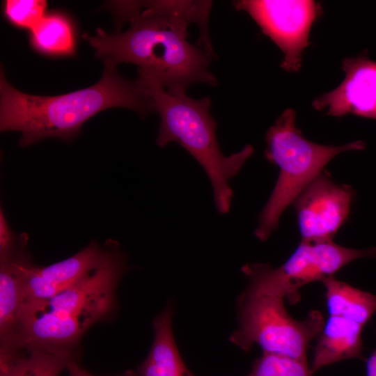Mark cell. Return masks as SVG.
<instances>
[{
	"label": "cell",
	"instance_id": "obj_1",
	"mask_svg": "<svg viewBox=\"0 0 376 376\" xmlns=\"http://www.w3.org/2000/svg\"><path fill=\"white\" fill-rule=\"evenodd\" d=\"M119 21L130 27L115 34L98 28L93 36L82 37L94 48L96 56L117 65L139 67V74L152 77L169 93L186 94L192 84L212 86L217 79L210 69L212 56L188 40V26L208 28L211 4L208 1H114L110 3Z\"/></svg>",
	"mask_w": 376,
	"mask_h": 376
},
{
	"label": "cell",
	"instance_id": "obj_2",
	"mask_svg": "<svg viewBox=\"0 0 376 376\" xmlns=\"http://www.w3.org/2000/svg\"><path fill=\"white\" fill-rule=\"evenodd\" d=\"M101 79L88 88L56 96L23 93L0 75V130L22 134L21 147L47 138L70 142L80 132L84 123L107 109L122 107L134 111L142 118L155 112L152 99L137 79L120 75L116 65L104 60Z\"/></svg>",
	"mask_w": 376,
	"mask_h": 376
},
{
	"label": "cell",
	"instance_id": "obj_3",
	"mask_svg": "<svg viewBox=\"0 0 376 376\" xmlns=\"http://www.w3.org/2000/svg\"><path fill=\"white\" fill-rule=\"evenodd\" d=\"M124 269L125 258L113 246L102 263L79 282L49 298L23 304L7 345L67 348L110 311Z\"/></svg>",
	"mask_w": 376,
	"mask_h": 376
},
{
	"label": "cell",
	"instance_id": "obj_4",
	"mask_svg": "<svg viewBox=\"0 0 376 376\" xmlns=\"http://www.w3.org/2000/svg\"><path fill=\"white\" fill-rule=\"evenodd\" d=\"M138 79L159 115L156 143L163 148L175 142L183 147L206 173L217 211L228 213L233 196L229 182L253 154V147L246 144L241 150L224 155L217 141V123L210 112V97L195 99L187 94L173 95L150 77L139 74Z\"/></svg>",
	"mask_w": 376,
	"mask_h": 376
},
{
	"label": "cell",
	"instance_id": "obj_5",
	"mask_svg": "<svg viewBox=\"0 0 376 376\" xmlns=\"http://www.w3.org/2000/svg\"><path fill=\"white\" fill-rule=\"evenodd\" d=\"M295 122V111L287 109L266 132L265 157L279 168V173L271 196L258 217L254 235L262 242L278 228L287 207L334 157L366 148L363 141L338 146L314 143L302 135Z\"/></svg>",
	"mask_w": 376,
	"mask_h": 376
},
{
	"label": "cell",
	"instance_id": "obj_6",
	"mask_svg": "<svg viewBox=\"0 0 376 376\" xmlns=\"http://www.w3.org/2000/svg\"><path fill=\"white\" fill-rule=\"evenodd\" d=\"M285 299L246 291L240 299L239 328L230 340L242 350L258 345L263 353L307 361L311 342L320 334L324 320L318 311H311L303 320L292 318Z\"/></svg>",
	"mask_w": 376,
	"mask_h": 376
},
{
	"label": "cell",
	"instance_id": "obj_7",
	"mask_svg": "<svg viewBox=\"0 0 376 376\" xmlns=\"http://www.w3.org/2000/svg\"><path fill=\"white\" fill-rule=\"evenodd\" d=\"M375 257L376 247L361 250L338 245L334 240H301L281 266L249 263L242 266V272L249 280L246 291L280 297L295 303L299 298V290L305 285L322 282L359 258Z\"/></svg>",
	"mask_w": 376,
	"mask_h": 376
},
{
	"label": "cell",
	"instance_id": "obj_8",
	"mask_svg": "<svg viewBox=\"0 0 376 376\" xmlns=\"http://www.w3.org/2000/svg\"><path fill=\"white\" fill-rule=\"evenodd\" d=\"M233 5L248 13L282 51L281 67L298 72L312 25L322 15L320 5L311 0H242Z\"/></svg>",
	"mask_w": 376,
	"mask_h": 376
},
{
	"label": "cell",
	"instance_id": "obj_9",
	"mask_svg": "<svg viewBox=\"0 0 376 376\" xmlns=\"http://www.w3.org/2000/svg\"><path fill=\"white\" fill-rule=\"evenodd\" d=\"M354 198L351 187L336 183L322 171L292 203L301 240L332 241L347 219Z\"/></svg>",
	"mask_w": 376,
	"mask_h": 376
},
{
	"label": "cell",
	"instance_id": "obj_10",
	"mask_svg": "<svg viewBox=\"0 0 376 376\" xmlns=\"http://www.w3.org/2000/svg\"><path fill=\"white\" fill-rule=\"evenodd\" d=\"M345 78L333 91L316 97L312 107L326 114H348L376 120V61L367 52L343 61Z\"/></svg>",
	"mask_w": 376,
	"mask_h": 376
},
{
	"label": "cell",
	"instance_id": "obj_11",
	"mask_svg": "<svg viewBox=\"0 0 376 376\" xmlns=\"http://www.w3.org/2000/svg\"><path fill=\"white\" fill-rule=\"evenodd\" d=\"M107 250L91 242L72 256L46 267L29 260L23 266L22 304L49 298L71 287L97 269Z\"/></svg>",
	"mask_w": 376,
	"mask_h": 376
},
{
	"label": "cell",
	"instance_id": "obj_12",
	"mask_svg": "<svg viewBox=\"0 0 376 376\" xmlns=\"http://www.w3.org/2000/svg\"><path fill=\"white\" fill-rule=\"evenodd\" d=\"M363 326L339 316L329 315L318 337L311 372L349 359H361Z\"/></svg>",
	"mask_w": 376,
	"mask_h": 376
},
{
	"label": "cell",
	"instance_id": "obj_13",
	"mask_svg": "<svg viewBox=\"0 0 376 376\" xmlns=\"http://www.w3.org/2000/svg\"><path fill=\"white\" fill-rule=\"evenodd\" d=\"M0 376H59L72 359L68 348L1 347Z\"/></svg>",
	"mask_w": 376,
	"mask_h": 376
},
{
	"label": "cell",
	"instance_id": "obj_14",
	"mask_svg": "<svg viewBox=\"0 0 376 376\" xmlns=\"http://www.w3.org/2000/svg\"><path fill=\"white\" fill-rule=\"evenodd\" d=\"M23 233L13 248L0 254V336L1 345L15 334L22 305L23 266L28 260L19 251Z\"/></svg>",
	"mask_w": 376,
	"mask_h": 376
},
{
	"label": "cell",
	"instance_id": "obj_15",
	"mask_svg": "<svg viewBox=\"0 0 376 376\" xmlns=\"http://www.w3.org/2000/svg\"><path fill=\"white\" fill-rule=\"evenodd\" d=\"M171 305L153 320L154 341L147 358L138 368L139 376H194L185 366L175 343Z\"/></svg>",
	"mask_w": 376,
	"mask_h": 376
},
{
	"label": "cell",
	"instance_id": "obj_16",
	"mask_svg": "<svg viewBox=\"0 0 376 376\" xmlns=\"http://www.w3.org/2000/svg\"><path fill=\"white\" fill-rule=\"evenodd\" d=\"M329 315L339 316L366 324L376 312V295L338 280L334 276L324 279Z\"/></svg>",
	"mask_w": 376,
	"mask_h": 376
},
{
	"label": "cell",
	"instance_id": "obj_17",
	"mask_svg": "<svg viewBox=\"0 0 376 376\" xmlns=\"http://www.w3.org/2000/svg\"><path fill=\"white\" fill-rule=\"evenodd\" d=\"M30 44L38 52L49 56H70L76 52V34L70 19L52 13L30 31Z\"/></svg>",
	"mask_w": 376,
	"mask_h": 376
},
{
	"label": "cell",
	"instance_id": "obj_18",
	"mask_svg": "<svg viewBox=\"0 0 376 376\" xmlns=\"http://www.w3.org/2000/svg\"><path fill=\"white\" fill-rule=\"evenodd\" d=\"M308 363L292 358L263 353L253 363L247 376H312Z\"/></svg>",
	"mask_w": 376,
	"mask_h": 376
},
{
	"label": "cell",
	"instance_id": "obj_19",
	"mask_svg": "<svg viewBox=\"0 0 376 376\" xmlns=\"http://www.w3.org/2000/svg\"><path fill=\"white\" fill-rule=\"evenodd\" d=\"M47 8L44 0H7L3 12L13 25L31 31L47 15Z\"/></svg>",
	"mask_w": 376,
	"mask_h": 376
},
{
	"label": "cell",
	"instance_id": "obj_20",
	"mask_svg": "<svg viewBox=\"0 0 376 376\" xmlns=\"http://www.w3.org/2000/svg\"><path fill=\"white\" fill-rule=\"evenodd\" d=\"M17 237L10 230L2 209L0 210V254L4 253L14 246Z\"/></svg>",
	"mask_w": 376,
	"mask_h": 376
},
{
	"label": "cell",
	"instance_id": "obj_21",
	"mask_svg": "<svg viewBox=\"0 0 376 376\" xmlns=\"http://www.w3.org/2000/svg\"><path fill=\"white\" fill-rule=\"evenodd\" d=\"M66 370L68 373V376H95L86 370L82 368L75 361L72 360L67 366ZM116 376H139L138 373L133 370H127L121 375Z\"/></svg>",
	"mask_w": 376,
	"mask_h": 376
}]
</instances>
